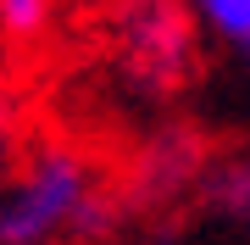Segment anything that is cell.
<instances>
[{
    "label": "cell",
    "instance_id": "obj_1",
    "mask_svg": "<svg viewBox=\"0 0 250 245\" xmlns=\"http://www.w3.org/2000/svg\"><path fill=\"white\" fill-rule=\"evenodd\" d=\"M117 223V206L100 195V173L83 151L50 145L28 151L22 173L0 195V245H56V240H100Z\"/></svg>",
    "mask_w": 250,
    "mask_h": 245
},
{
    "label": "cell",
    "instance_id": "obj_2",
    "mask_svg": "<svg viewBox=\"0 0 250 245\" xmlns=\"http://www.w3.org/2000/svg\"><path fill=\"white\" fill-rule=\"evenodd\" d=\"M111 62L139 95H178L195 73V11L189 0H117Z\"/></svg>",
    "mask_w": 250,
    "mask_h": 245
},
{
    "label": "cell",
    "instance_id": "obj_3",
    "mask_svg": "<svg viewBox=\"0 0 250 245\" xmlns=\"http://www.w3.org/2000/svg\"><path fill=\"white\" fill-rule=\"evenodd\" d=\"M56 22V0H0V45H34Z\"/></svg>",
    "mask_w": 250,
    "mask_h": 245
},
{
    "label": "cell",
    "instance_id": "obj_4",
    "mask_svg": "<svg viewBox=\"0 0 250 245\" xmlns=\"http://www.w3.org/2000/svg\"><path fill=\"white\" fill-rule=\"evenodd\" d=\"M206 195H211V206L223 212V218L245 223L250 228V156H233L211 173V184H206Z\"/></svg>",
    "mask_w": 250,
    "mask_h": 245
},
{
    "label": "cell",
    "instance_id": "obj_5",
    "mask_svg": "<svg viewBox=\"0 0 250 245\" xmlns=\"http://www.w3.org/2000/svg\"><path fill=\"white\" fill-rule=\"evenodd\" d=\"M189 11L223 45H239V50L250 45V0H189Z\"/></svg>",
    "mask_w": 250,
    "mask_h": 245
},
{
    "label": "cell",
    "instance_id": "obj_6",
    "mask_svg": "<svg viewBox=\"0 0 250 245\" xmlns=\"http://www.w3.org/2000/svg\"><path fill=\"white\" fill-rule=\"evenodd\" d=\"M22 134H17V117H11V106L0 100V195L11 190V178L22 173Z\"/></svg>",
    "mask_w": 250,
    "mask_h": 245
},
{
    "label": "cell",
    "instance_id": "obj_7",
    "mask_svg": "<svg viewBox=\"0 0 250 245\" xmlns=\"http://www.w3.org/2000/svg\"><path fill=\"white\" fill-rule=\"evenodd\" d=\"M239 56H245V67H250V45H245V50H239Z\"/></svg>",
    "mask_w": 250,
    "mask_h": 245
}]
</instances>
